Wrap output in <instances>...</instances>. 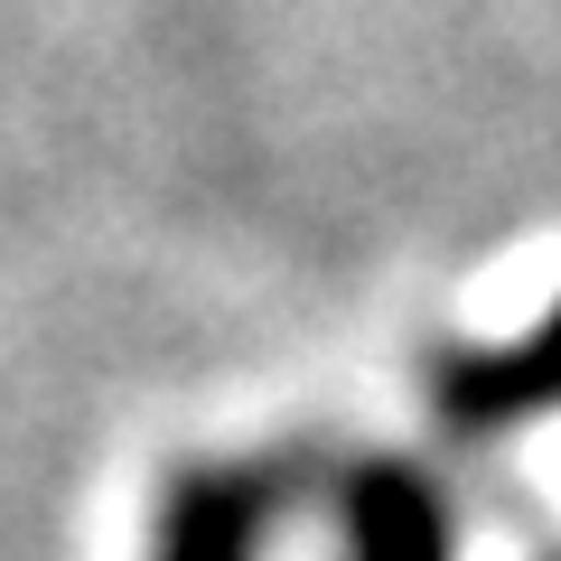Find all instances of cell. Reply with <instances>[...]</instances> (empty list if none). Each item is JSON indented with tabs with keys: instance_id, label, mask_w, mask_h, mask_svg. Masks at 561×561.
Returning <instances> with one entry per match:
<instances>
[{
	"instance_id": "277c9868",
	"label": "cell",
	"mask_w": 561,
	"mask_h": 561,
	"mask_svg": "<svg viewBox=\"0 0 561 561\" xmlns=\"http://www.w3.org/2000/svg\"><path fill=\"white\" fill-rule=\"evenodd\" d=\"M552 561H561V552H552Z\"/></svg>"
},
{
	"instance_id": "3957f363",
	"label": "cell",
	"mask_w": 561,
	"mask_h": 561,
	"mask_svg": "<svg viewBox=\"0 0 561 561\" xmlns=\"http://www.w3.org/2000/svg\"><path fill=\"white\" fill-rule=\"evenodd\" d=\"M421 402L468 449H496L515 431L561 421V300L524 337H496V346L486 337H440L421 356Z\"/></svg>"
},
{
	"instance_id": "6da1fadb",
	"label": "cell",
	"mask_w": 561,
	"mask_h": 561,
	"mask_svg": "<svg viewBox=\"0 0 561 561\" xmlns=\"http://www.w3.org/2000/svg\"><path fill=\"white\" fill-rule=\"evenodd\" d=\"M300 468L337 534V561H459V505L431 459L375 440H319L300 449Z\"/></svg>"
},
{
	"instance_id": "7a4b0ae2",
	"label": "cell",
	"mask_w": 561,
	"mask_h": 561,
	"mask_svg": "<svg viewBox=\"0 0 561 561\" xmlns=\"http://www.w3.org/2000/svg\"><path fill=\"white\" fill-rule=\"evenodd\" d=\"M290 496H309L300 449H197L160 478L150 505V561H262L290 515Z\"/></svg>"
}]
</instances>
